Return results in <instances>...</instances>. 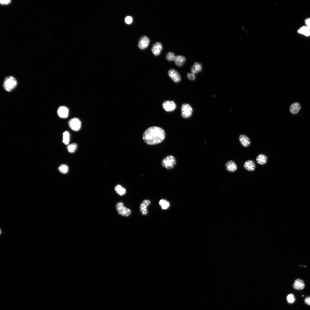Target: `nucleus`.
<instances>
[{
  "label": "nucleus",
  "mask_w": 310,
  "mask_h": 310,
  "mask_svg": "<svg viewBox=\"0 0 310 310\" xmlns=\"http://www.w3.org/2000/svg\"><path fill=\"white\" fill-rule=\"evenodd\" d=\"M165 133L161 128L152 126L147 129L144 133L142 139L145 143L154 145L161 143L164 139Z\"/></svg>",
  "instance_id": "f257e3e1"
},
{
  "label": "nucleus",
  "mask_w": 310,
  "mask_h": 310,
  "mask_svg": "<svg viewBox=\"0 0 310 310\" xmlns=\"http://www.w3.org/2000/svg\"><path fill=\"white\" fill-rule=\"evenodd\" d=\"M17 85V82L16 79L12 76H8L5 78L3 84L4 89L8 92H11L14 90Z\"/></svg>",
  "instance_id": "f03ea898"
},
{
  "label": "nucleus",
  "mask_w": 310,
  "mask_h": 310,
  "mask_svg": "<svg viewBox=\"0 0 310 310\" xmlns=\"http://www.w3.org/2000/svg\"><path fill=\"white\" fill-rule=\"evenodd\" d=\"M116 210L119 214L124 216H128L131 213L130 209L125 206L122 202H119L116 205Z\"/></svg>",
  "instance_id": "7ed1b4c3"
},
{
  "label": "nucleus",
  "mask_w": 310,
  "mask_h": 310,
  "mask_svg": "<svg viewBox=\"0 0 310 310\" xmlns=\"http://www.w3.org/2000/svg\"><path fill=\"white\" fill-rule=\"evenodd\" d=\"M176 164V160L173 156L170 155L165 157L162 161V166L167 169H170L174 167Z\"/></svg>",
  "instance_id": "20e7f679"
},
{
  "label": "nucleus",
  "mask_w": 310,
  "mask_h": 310,
  "mask_svg": "<svg viewBox=\"0 0 310 310\" xmlns=\"http://www.w3.org/2000/svg\"><path fill=\"white\" fill-rule=\"evenodd\" d=\"M181 115L185 118L189 117L191 115L193 109L191 106L189 104H183L181 108Z\"/></svg>",
  "instance_id": "39448f33"
},
{
  "label": "nucleus",
  "mask_w": 310,
  "mask_h": 310,
  "mask_svg": "<svg viewBox=\"0 0 310 310\" xmlns=\"http://www.w3.org/2000/svg\"><path fill=\"white\" fill-rule=\"evenodd\" d=\"M68 124L70 128L72 130L75 131L79 130L81 126V121L76 118L71 119L68 122Z\"/></svg>",
  "instance_id": "423d86ee"
},
{
  "label": "nucleus",
  "mask_w": 310,
  "mask_h": 310,
  "mask_svg": "<svg viewBox=\"0 0 310 310\" xmlns=\"http://www.w3.org/2000/svg\"><path fill=\"white\" fill-rule=\"evenodd\" d=\"M162 106L164 109L167 112H171L174 110L176 107L175 103L170 100L164 101Z\"/></svg>",
  "instance_id": "0eeeda50"
},
{
  "label": "nucleus",
  "mask_w": 310,
  "mask_h": 310,
  "mask_svg": "<svg viewBox=\"0 0 310 310\" xmlns=\"http://www.w3.org/2000/svg\"><path fill=\"white\" fill-rule=\"evenodd\" d=\"M169 76L175 83L179 82L181 80L180 76L178 72L173 69L169 70L168 72Z\"/></svg>",
  "instance_id": "6e6552de"
},
{
  "label": "nucleus",
  "mask_w": 310,
  "mask_h": 310,
  "mask_svg": "<svg viewBox=\"0 0 310 310\" xmlns=\"http://www.w3.org/2000/svg\"><path fill=\"white\" fill-rule=\"evenodd\" d=\"M150 203L151 202L150 200L145 199L140 204V210L142 215H146L147 214L148 211L147 208Z\"/></svg>",
  "instance_id": "1a4fd4ad"
},
{
  "label": "nucleus",
  "mask_w": 310,
  "mask_h": 310,
  "mask_svg": "<svg viewBox=\"0 0 310 310\" xmlns=\"http://www.w3.org/2000/svg\"><path fill=\"white\" fill-rule=\"evenodd\" d=\"M150 43L149 38L146 36H142L140 39L138 44L139 47L141 49L146 48Z\"/></svg>",
  "instance_id": "9d476101"
},
{
  "label": "nucleus",
  "mask_w": 310,
  "mask_h": 310,
  "mask_svg": "<svg viewBox=\"0 0 310 310\" xmlns=\"http://www.w3.org/2000/svg\"><path fill=\"white\" fill-rule=\"evenodd\" d=\"M57 113L59 117L62 118H65L68 116L69 110L66 106H61L58 108Z\"/></svg>",
  "instance_id": "9b49d317"
},
{
  "label": "nucleus",
  "mask_w": 310,
  "mask_h": 310,
  "mask_svg": "<svg viewBox=\"0 0 310 310\" xmlns=\"http://www.w3.org/2000/svg\"><path fill=\"white\" fill-rule=\"evenodd\" d=\"M239 140L241 145L243 147H247L250 145L251 141L249 138L244 134L240 135L239 137Z\"/></svg>",
  "instance_id": "f8f14e48"
},
{
  "label": "nucleus",
  "mask_w": 310,
  "mask_h": 310,
  "mask_svg": "<svg viewBox=\"0 0 310 310\" xmlns=\"http://www.w3.org/2000/svg\"><path fill=\"white\" fill-rule=\"evenodd\" d=\"M225 166L226 170L230 172L235 171L237 168V165L235 162L231 160L227 161L225 164Z\"/></svg>",
  "instance_id": "ddd939ff"
},
{
  "label": "nucleus",
  "mask_w": 310,
  "mask_h": 310,
  "mask_svg": "<svg viewBox=\"0 0 310 310\" xmlns=\"http://www.w3.org/2000/svg\"><path fill=\"white\" fill-rule=\"evenodd\" d=\"M162 49V46L161 43L157 42L153 45L151 50L152 53L155 56H158L160 54Z\"/></svg>",
  "instance_id": "4468645a"
},
{
  "label": "nucleus",
  "mask_w": 310,
  "mask_h": 310,
  "mask_svg": "<svg viewBox=\"0 0 310 310\" xmlns=\"http://www.w3.org/2000/svg\"><path fill=\"white\" fill-rule=\"evenodd\" d=\"M243 166L248 171H252L255 170L256 165L253 161L251 160H248L244 162Z\"/></svg>",
  "instance_id": "2eb2a0df"
},
{
  "label": "nucleus",
  "mask_w": 310,
  "mask_h": 310,
  "mask_svg": "<svg viewBox=\"0 0 310 310\" xmlns=\"http://www.w3.org/2000/svg\"><path fill=\"white\" fill-rule=\"evenodd\" d=\"M256 160L258 164L261 165H264L266 163L268 160V158L266 155L263 154H259L257 156Z\"/></svg>",
  "instance_id": "dca6fc26"
},
{
  "label": "nucleus",
  "mask_w": 310,
  "mask_h": 310,
  "mask_svg": "<svg viewBox=\"0 0 310 310\" xmlns=\"http://www.w3.org/2000/svg\"><path fill=\"white\" fill-rule=\"evenodd\" d=\"M305 286V284L303 281L302 280L299 279L295 280L293 285L294 288L297 290L303 289Z\"/></svg>",
  "instance_id": "f3484780"
},
{
  "label": "nucleus",
  "mask_w": 310,
  "mask_h": 310,
  "mask_svg": "<svg viewBox=\"0 0 310 310\" xmlns=\"http://www.w3.org/2000/svg\"><path fill=\"white\" fill-rule=\"evenodd\" d=\"M301 108L299 104L295 102L292 104L290 106V111L291 113L293 114H297Z\"/></svg>",
  "instance_id": "a211bd4d"
},
{
  "label": "nucleus",
  "mask_w": 310,
  "mask_h": 310,
  "mask_svg": "<svg viewBox=\"0 0 310 310\" xmlns=\"http://www.w3.org/2000/svg\"><path fill=\"white\" fill-rule=\"evenodd\" d=\"M202 69V67L201 64L199 63L195 62L192 66L191 71V73L195 74L201 71Z\"/></svg>",
  "instance_id": "6ab92c4d"
},
{
  "label": "nucleus",
  "mask_w": 310,
  "mask_h": 310,
  "mask_svg": "<svg viewBox=\"0 0 310 310\" xmlns=\"http://www.w3.org/2000/svg\"><path fill=\"white\" fill-rule=\"evenodd\" d=\"M185 61V57L181 55H178L176 56L174 60L176 65L178 66H182Z\"/></svg>",
  "instance_id": "aec40b11"
},
{
  "label": "nucleus",
  "mask_w": 310,
  "mask_h": 310,
  "mask_svg": "<svg viewBox=\"0 0 310 310\" xmlns=\"http://www.w3.org/2000/svg\"><path fill=\"white\" fill-rule=\"evenodd\" d=\"M115 189L116 193L121 196L124 195L126 192L125 189L119 184L116 185Z\"/></svg>",
  "instance_id": "412c9836"
},
{
  "label": "nucleus",
  "mask_w": 310,
  "mask_h": 310,
  "mask_svg": "<svg viewBox=\"0 0 310 310\" xmlns=\"http://www.w3.org/2000/svg\"><path fill=\"white\" fill-rule=\"evenodd\" d=\"M159 204L162 210H166L170 206V203L166 200L162 199L159 202Z\"/></svg>",
  "instance_id": "4be33fe9"
},
{
  "label": "nucleus",
  "mask_w": 310,
  "mask_h": 310,
  "mask_svg": "<svg viewBox=\"0 0 310 310\" xmlns=\"http://www.w3.org/2000/svg\"><path fill=\"white\" fill-rule=\"evenodd\" d=\"M298 32L306 36L310 35V29L307 26H303L298 30Z\"/></svg>",
  "instance_id": "5701e85b"
},
{
  "label": "nucleus",
  "mask_w": 310,
  "mask_h": 310,
  "mask_svg": "<svg viewBox=\"0 0 310 310\" xmlns=\"http://www.w3.org/2000/svg\"><path fill=\"white\" fill-rule=\"evenodd\" d=\"M58 169L59 171L61 173L63 174H65L68 172L69 170V167L66 164H62L60 165Z\"/></svg>",
  "instance_id": "b1692460"
},
{
  "label": "nucleus",
  "mask_w": 310,
  "mask_h": 310,
  "mask_svg": "<svg viewBox=\"0 0 310 310\" xmlns=\"http://www.w3.org/2000/svg\"><path fill=\"white\" fill-rule=\"evenodd\" d=\"M63 142L65 145L68 144L69 141V134L67 131H65L63 133Z\"/></svg>",
  "instance_id": "393cba45"
},
{
  "label": "nucleus",
  "mask_w": 310,
  "mask_h": 310,
  "mask_svg": "<svg viewBox=\"0 0 310 310\" xmlns=\"http://www.w3.org/2000/svg\"><path fill=\"white\" fill-rule=\"evenodd\" d=\"M77 148V144L74 143L69 145L67 147V149L69 152L70 153H73L75 151Z\"/></svg>",
  "instance_id": "a878e982"
},
{
  "label": "nucleus",
  "mask_w": 310,
  "mask_h": 310,
  "mask_svg": "<svg viewBox=\"0 0 310 310\" xmlns=\"http://www.w3.org/2000/svg\"><path fill=\"white\" fill-rule=\"evenodd\" d=\"M175 57L174 53L171 52H168L166 56L167 60L169 61H174Z\"/></svg>",
  "instance_id": "bb28decb"
},
{
  "label": "nucleus",
  "mask_w": 310,
  "mask_h": 310,
  "mask_svg": "<svg viewBox=\"0 0 310 310\" xmlns=\"http://www.w3.org/2000/svg\"><path fill=\"white\" fill-rule=\"evenodd\" d=\"M287 300L288 302L289 303H292L295 300L294 295L292 294H289L287 296Z\"/></svg>",
  "instance_id": "cd10ccee"
},
{
  "label": "nucleus",
  "mask_w": 310,
  "mask_h": 310,
  "mask_svg": "<svg viewBox=\"0 0 310 310\" xmlns=\"http://www.w3.org/2000/svg\"><path fill=\"white\" fill-rule=\"evenodd\" d=\"M125 22L127 24H130L132 23L133 21L132 17L129 16H126L125 19Z\"/></svg>",
  "instance_id": "c85d7f7f"
},
{
  "label": "nucleus",
  "mask_w": 310,
  "mask_h": 310,
  "mask_svg": "<svg viewBox=\"0 0 310 310\" xmlns=\"http://www.w3.org/2000/svg\"><path fill=\"white\" fill-rule=\"evenodd\" d=\"M187 77L188 79L191 80H194L195 78V74L192 73H188L187 75Z\"/></svg>",
  "instance_id": "c756f323"
},
{
  "label": "nucleus",
  "mask_w": 310,
  "mask_h": 310,
  "mask_svg": "<svg viewBox=\"0 0 310 310\" xmlns=\"http://www.w3.org/2000/svg\"><path fill=\"white\" fill-rule=\"evenodd\" d=\"M11 1L10 0H0L1 4H7L9 3Z\"/></svg>",
  "instance_id": "7c9ffc66"
},
{
  "label": "nucleus",
  "mask_w": 310,
  "mask_h": 310,
  "mask_svg": "<svg viewBox=\"0 0 310 310\" xmlns=\"http://www.w3.org/2000/svg\"><path fill=\"white\" fill-rule=\"evenodd\" d=\"M305 23L307 27L310 29V18L307 19L305 20Z\"/></svg>",
  "instance_id": "2f4dec72"
},
{
  "label": "nucleus",
  "mask_w": 310,
  "mask_h": 310,
  "mask_svg": "<svg viewBox=\"0 0 310 310\" xmlns=\"http://www.w3.org/2000/svg\"><path fill=\"white\" fill-rule=\"evenodd\" d=\"M305 303L309 305H310V297H306L304 300Z\"/></svg>",
  "instance_id": "473e14b6"
},
{
  "label": "nucleus",
  "mask_w": 310,
  "mask_h": 310,
  "mask_svg": "<svg viewBox=\"0 0 310 310\" xmlns=\"http://www.w3.org/2000/svg\"><path fill=\"white\" fill-rule=\"evenodd\" d=\"M303 296H304V295H302V297H303Z\"/></svg>",
  "instance_id": "72a5a7b5"
}]
</instances>
